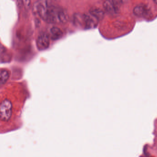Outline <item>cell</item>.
I'll list each match as a JSON object with an SVG mask.
<instances>
[{
    "label": "cell",
    "mask_w": 157,
    "mask_h": 157,
    "mask_svg": "<svg viewBox=\"0 0 157 157\" xmlns=\"http://www.w3.org/2000/svg\"><path fill=\"white\" fill-rule=\"evenodd\" d=\"M48 7L46 2L39 0L34 4L33 6V12L34 14L39 15L41 19L45 21Z\"/></svg>",
    "instance_id": "6da1fadb"
},
{
    "label": "cell",
    "mask_w": 157,
    "mask_h": 157,
    "mask_svg": "<svg viewBox=\"0 0 157 157\" xmlns=\"http://www.w3.org/2000/svg\"><path fill=\"white\" fill-rule=\"evenodd\" d=\"M12 111L11 103L8 100H5L2 102L0 107L1 118L2 121H8L10 118Z\"/></svg>",
    "instance_id": "7a4b0ae2"
},
{
    "label": "cell",
    "mask_w": 157,
    "mask_h": 157,
    "mask_svg": "<svg viewBox=\"0 0 157 157\" xmlns=\"http://www.w3.org/2000/svg\"><path fill=\"white\" fill-rule=\"evenodd\" d=\"M60 8L54 6L48 7L45 21L48 23H59V13Z\"/></svg>",
    "instance_id": "3957f363"
},
{
    "label": "cell",
    "mask_w": 157,
    "mask_h": 157,
    "mask_svg": "<svg viewBox=\"0 0 157 157\" xmlns=\"http://www.w3.org/2000/svg\"><path fill=\"white\" fill-rule=\"evenodd\" d=\"M103 7L108 13L116 14L120 10V0H105L104 2Z\"/></svg>",
    "instance_id": "277c9868"
},
{
    "label": "cell",
    "mask_w": 157,
    "mask_h": 157,
    "mask_svg": "<svg viewBox=\"0 0 157 157\" xmlns=\"http://www.w3.org/2000/svg\"><path fill=\"white\" fill-rule=\"evenodd\" d=\"M50 44V40L48 35L46 33H42L38 36L36 41V46L40 50L47 49Z\"/></svg>",
    "instance_id": "5b68a950"
},
{
    "label": "cell",
    "mask_w": 157,
    "mask_h": 157,
    "mask_svg": "<svg viewBox=\"0 0 157 157\" xmlns=\"http://www.w3.org/2000/svg\"><path fill=\"white\" fill-rule=\"evenodd\" d=\"M84 27L86 29H90L96 27L98 20L91 14H84Z\"/></svg>",
    "instance_id": "8992f818"
},
{
    "label": "cell",
    "mask_w": 157,
    "mask_h": 157,
    "mask_svg": "<svg viewBox=\"0 0 157 157\" xmlns=\"http://www.w3.org/2000/svg\"><path fill=\"white\" fill-rule=\"evenodd\" d=\"M133 12L136 16L142 17L147 14L148 10L146 5L144 4H140L134 8Z\"/></svg>",
    "instance_id": "52a82bcc"
},
{
    "label": "cell",
    "mask_w": 157,
    "mask_h": 157,
    "mask_svg": "<svg viewBox=\"0 0 157 157\" xmlns=\"http://www.w3.org/2000/svg\"><path fill=\"white\" fill-rule=\"evenodd\" d=\"M50 34L51 38L54 40L60 39L63 36V33L61 29L57 27H53L51 28Z\"/></svg>",
    "instance_id": "ba28073f"
},
{
    "label": "cell",
    "mask_w": 157,
    "mask_h": 157,
    "mask_svg": "<svg viewBox=\"0 0 157 157\" xmlns=\"http://www.w3.org/2000/svg\"><path fill=\"white\" fill-rule=\"evenodd\" d=\"M90 13L95 17L98 21L102 19L104 15L103 11L99 8H92L90 10Z\"/></svg>",
    "instance_id": "9c48e42d"
},
{
    "label": "cell",
    "mask_w": 157,
    "mask_h": 157,
    "mask_svg": "<svg viewBox=\"0 0 157 157\" xmlns=\"http://www.w3.org/2000/svg\"><path fill=\"white\" fill-rule=\"evenodd\" d=\"M69 20L67 13L63 9H60L59 13V21L61 23H66Z\"/></svg>",
    "instance_id": "30bf717a"
},
{
    "label": "cell",
    "mask_w": 157,
    "mask_h": 157,
    "mask_svg": "<svg viewBox=\"0 0 157 157\" xmlns=\"http://www.w3.org/2000/svg\"><path fill=\"white\" fill-rule=\"evenodd\" d=\"M10 78V73L6 70H2L1 71V83L3 84L6 83Z\"/></svg>",
    "instance_id": "8fae6325"
},
{
    "label": "cell",
    "mask_w": 157,
    "mask_h": 157,
    "mask_svg": "<svg viewBox=\"0 0 157 157\" xmlns=\"http://www.w3.org/2000/svg\"><path fill=\"white\" fill-rule=\"evenodd\" d=\"M23 3L26 9H28L31 5V0H22Z\"/></svg>",
    "instance_id": "7c38bea8"
},
{
    "label": "cell",
    "mask_w": 157,
    "mask_h": 157,
    "mask_svg": "<svg viewBox=\"0 0 157 157\" xmlns=\"http://www.w3.org/2000/svg\"><path fill=\"white\" fill-rule=\"evenodd\" d=\"M154 1V2L157 4V0H153Z\"/></svg>",
    "instance_id": "4fadbf2b"
}]
</instances>
